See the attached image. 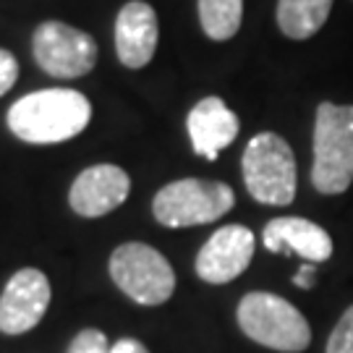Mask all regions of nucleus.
<instances>
[{
  "mask_svg": "<svg viewBox=\"0 0 353 353\" xmlns=\"http://www.w3.org/2000/svg\"><path fill=\"white\" fill-rule=\"evenodd\" d=\"M16 79H19V61L13 58V52L0 48V97L6 92H11Z\"/></svg>",
  "mask_w": 353,
  "mask_h": 353,
  "instance_id": "18",
  "label": "nucleus"
},
{
  "mask_svg": "<svg viewBox=\"0 0 353 353\" xmlns=\"http://www.w3.org/2000/svg\"><path fill=\"white\" fill-rule=\"evenodd\" d=\"M293 283L299 285V288H303V290H309L312 285H314V265L312 262H306V265L293 275Z\"/></svg>",
  "mask_w": 353,
  "mask_h": 353,
  "instance_id": "19",
  "label": "nucleus"
},
{
  "mask_svg": "<svg viewBox=\"0 0 353 353\" xmlns=\"http://www.w3.org/2000/svg\"><path fill=\"white\" fill-rule=\"evenodd\" d=\"M312 183L319 194H343L353 183V105L319 102L314 118Z\"/></svg>",
  "mask_w": 353,
  "mask_h": 353,
  "instance_id": "2",
  "label": "nucleus"
},
{
  "mask_svg": "<svg viewBox=\"0 0 353 353\" xmlns=\"http://www.w3.org/2000/svg\"><path fill=\"white\" fill-rule=\"evenodd\" d=\"M254 233L246 225H225L214 230L196 254V275L204 283L225 285L243 275L254 259Z\"/></svg>",
  "mask_w": 353,
  "mask_h": 353,
  "instance_id": "9",
  "label": "nucleus"
},
{
  "mask_svg": "<svg viewBox=\"0 0 353 353\" xmlns=\"http://www.w3.org/2000/svg\"><path fill=\"white\" fill-rule=\"evenodd\" d=\"M50 280L42 270L24 267L6 283L0 296V332L24 335L37 327L50 306Z\"/></svg>",
  "mask_w": 353,
  "mask_h": 353,
  "instance_id": "8",
  "label": "nucleus"
},
{
  "mask_svg": "<svg viewBox=\"0 0 353 353\" xmlns=\"http://www.w3.org/2000/svg\"><path fill=\"white\" fill-rule=\"evenodd\" d=\"M236 194L223 181L181 178L154 194L152 214L165 228L207 225L233 210Z\"/></svg>",
  "mask_w": 353,
  "mask_h": 353,
  "instance_id": "5",
  "label": "nucleus"
},
{
  "mask_svg": "<svg viewBox=\"0 0 353 353\" xmlns=\"http://www.w3.org/2000/svg\"><path fill=\"white\" fill-rule=\"evenodd\" d=\"M131 178L123 168L110 163L92 165L76 176L68 191V204L81 217H102L128 199Z\"/></svg>",
  "mask_w": 353,
  "mask_h": 353,
  "instance_id": "10",
  "label": "nucleus"
},
{
  "mask_svg": "<svg viewBox=\"0 0 353 353\" xmlns=\"http://www.w3.org/2000/svg\"><path fill=\"white\" fill-rule=\"evenodd\" d=\"M110 278L131 301L160 306L176 290V272L157 249L131 241L118 246L110 256Z\"/></svg>",
  "mask_w": 353,
  "mask_h": 353,
  "instance_id": "6",
  "label": "nucleus"
},
{
  "mask_svg": "<svg viewBox=\"0 0 353 353\" xmlns=\"http://www.w3.org/2000/svg\"><path fill=\"white\" fill-rule=\"evenodd\" d=\"M239 327L249 341L280 353H301L312 343L306 316L283 296L254 290L239 303Z\"/></svg>",
  "mask_w": 353,
  "mask_h": 353,
  "instance_id": "3",
  "label": "nucleus"
},
{
  "mask_svg": "<svg viewBox=\"0 0 353 353\" xmlns=\"http://www.w3.org/2000/svg\"><path fill=\"white\" fill-rule=\"evenodd\" d=\"M243 183L259 204L285 207L296 199V157L280 134L262 131L243 150Z\"/></svg>",
  "mask_w": 353,
  "mask_h": 353,
  "instance_id": "4",
  "label": "nucleus"
},
{
  "mask_svg": "<svg viewBox=\"0 0 353 353\" xmlns=\"http://www.w3.org/2000/svg\"><path fill=\"white\" fill-rule=\"evenodd\" d=\"M332 0H278V26L288 39H309L325 26Z\"/></svg>",
  "mask_w": 353,
  "mask_h": 353,
  "instance_id": "14",
  "label": "nucleus"
},
{
  "mask_svg": "<svg viewBox=\"0 0 353 353\" xmlns=\"http://www.w3.org/2000/svg\"><path fill=\"white\" fill-rule=\"evenodd\" d=\"M189 139L194 152L204 160H217V154L230 147L239 137V115L220 97H204L191 108L186 118Z\"/></svg>",
  "mask_w": 353,
  "mask_h": 353,
  "instance_id": "13",
  "label": "nucleus"
},
{
  "mask_svg": "<svg viewBox=\"0 0 353 353\" xmlns=\"http://www.w3.org/2000/svg\"><path fill=\"white\" fill-rule=\"evenodd\" d=\"M34 61L55 79H79L97 63V42L63 21H45L34 32Z\"/></svg>",
  "mask_w": 353,
  "mask_h": 353,
  "instance_id": "7",
  "label": "nucleus"
},
{
  "mask_svg": "<svg viewBox=\"0 0 353 353\" xmlns=\"http://www.w3.org/2000/svg\"><path fill=\"white\" fill-rule=\"evenodd\" d=\"M265 249L272 254H296L312 265L332 256V239L322 225L306 217H275L262 230Z\"/></svg>",
  "mask_w": 353,
  "mask_h": 353,
  "instance_id": "12",
  "label": "nucleus"
},
{
  "mask_svg": "<svg viewBox=\"0 0 353 353\" xmlns=\"http://www.w3.org/2000/svg\"><path fill=\"white\" fill-rule=\"evenodd\" d=\"M243 19V0H199V21L214 42L236 37Z\"/></svg>",
  "mask_w": 353,
  "mask_h": 353,
  "instance_id": "15",
  "label": "nucleus"
},
{
  "mask_svg": "<svg viewBox=\"0 0 353 353\" xmlns=\"http://www.w3.org/2000/svg\"><path fill=\"white\" fill-rule=\"evenodd\" d=\"M68 353H110V348H108V338L102 330L87 327L71 341Z\"/></svg>",
  "mask_w": 353,
  "mask_h": 353,
  "instance_id": "17",
  "label": "nucleus"
},
{
  "mask_svg": "<svg viewBox=\"0 0 353 353\" xmlns=\"http://www.w3.org/2000/svg\"><path fill=\"white\" fill-rule=\"evenodd\" d=\"M110 353H150V351L144 348V343L134 341V338H121V341L110 348Z\"/></svg>",
  "mask_w": 353,
  "mask_h": 353,
  "instance_id": "20",
  "label": "nucleus"
},
{
  "mask_svg": "<svg viewBox=\"0 0 353 353\" xmlns=\"http://www.w3.org/2000/svg\"><path fill=\"white\" fill-rule=\"evenodd\" d=\"M157 13L144 0L126 3L115 19V52L126 68H144L157 50Z\"/></svg>",
  "mask_w": 353,
  "mask_h": 353,
  "instance_id": "11",
  "label": "nucleus"
},
{
  "mask_svg": "<svg viewBox=\"0 0 353 353\" xmlns=\"http://www.w3.org/2000/svg\"><path fill=\"white\" fill-rule=\"evenodd\" d=\"M327 353H353V303L343 312L335 330L330 332Z\"/></svg>",
  "mask_w": 353,
  "mask_h": 353,
  "instance_id": "16",
  "label": "nucleus"
},
{
  "mask_svg": "<svg viewBox=\"0 0 353 353\" xmlns=\"http://www.w3.org/2000/svg\"><path fill=\"white\" fill-rule=\"evenodd\" d=\"M92 105L76 89H39L8 110V128L29 144H61L89 126Z\"/></svg>",
  "mask_w": 353,
  "mask_h": 353,
  "instance_id": "1",
  "label": "nucleus"
}]
</instances>
